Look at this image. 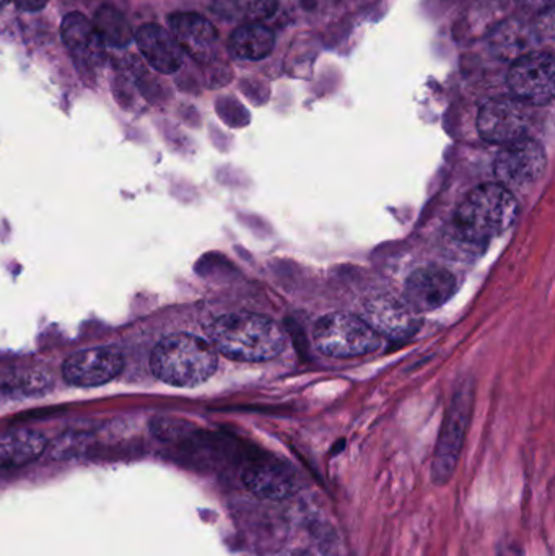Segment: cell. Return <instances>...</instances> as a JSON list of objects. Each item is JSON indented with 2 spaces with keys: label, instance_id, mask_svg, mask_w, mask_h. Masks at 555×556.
I'll list each match as a JSON object with an SVG mask.
<instances>
[{
  "label": "cell",
  "instance_id": "cell-1",
  "mask_svg": "<svg viewBox=\"0 0 555 556\" xmlns=\"http://www.w3.org/2000/svg\"><path fill=\"white\" fill-rule=\"evenodd\" d=\"M212 346L237 362L260 363L282 353L287 336L269 317L253 313H231L217 317L207 327Z\"/></svg>",
  "mask_w": 555,
  "mask_h": 556
},
{
  "label": "cell",
  "instance_id": "cell-2",
  "mask_svg": "<svg viewBox=\"0 0 555 556\" xmlns=\"http://www.w3.org/2000/svg\"><path fill=\"white\" fill-rule=\"evenodd\" d=\"M217 350L192 333H173L156 343L150 368L156 379L175 388H195L217 369Z\"/></svg>",
  "mask_w": 555,
  "mask_h": 556
},
{
  "label": "cell",
  "instance_id": "cell-3",
  "mask_svg": "<svg viewBox=\"0 0 555 556\" xmlns=\"http://www.w3.org/2000/svg\"><path fill=\"white\" fill-rule=\"evenodd\" d=\"M517 214L518 202L510 189L499 185L479 186L459 205L453 227L465 243H488L505 233Z\"/></svg>",
  "mask_w": 555,
  "mask_h": 556
},
{
  "label": "cell",
  "instance_id": "cell-4",
  "mask_svg": "<svg viewBox=\"0 0 555 556\" xmlns=\"http://www.w3.org/2000/svg\"><path fill=\"white\" fill-rule=\"evenodd\" d=\"M316 350L335 358L368 355L380 349V333L361 317L332 313L316 323L313 329Z\"/></svg>",
  "mask_w": 555,
  "mask_h": 556
},
{
  "label": "cell",
  "instance_id": "cell-5",
  "mask_svg": "<svg viewBox=\"0 0 555 556\" xmlns=\"http://www.w3.org/2000/svg\"><path fill=\"white\" fill-rule=\"evenodd\" d=\"M508 87L518 100L531 104H547L555 90L554 58L547 52H528L514 62L508 71Z\"/></svg>",
  "mask_w": 555,
  "mask_h": 556
},
{
  "label": "cell",
  "instance_id": "cell-6",
  "mask_svg": "<svg viewBox=\"0 0 555 556\" xmlns=\"http://www.w3.org/2000/svg\"><path fill=\"white\" fill-rule=\"evenodd\" d=\"M124 355L116 346H98L74 353L62 365V376L77 388H100L119 376Z\"/></svg>",
  "mask_w": 555,
  "mask_h": 556
},
{
  "label": "cell",
  "instance_id": "cell-7",
  "mask_svg": "<svg viewBox=\"0 0 555 556\" xmlns=\"http://www.w3.org/2000/svg\"><path fill=\"white\" fill-rule=\"evenodd\" d=\"M547 159L537 140L524 139L508 143L495 159V175L512 188L533 185L546 172Z\"/></svg>",
  "mask_w": 555,
  "mask_h": 556
},
{
  "label": "cell",
  "instance_id": "cell-8",
  "mask_svg": "<svg viewBox=\"0 0 555 556\" xmlns=\"http://www.w3.org/2000/svg\"><path fill=\"white\" fill-rule=\"evenodd\" d=\"M528 114L520 101L499 98L481 108L478 129L482 139L499 146H508L527 137Z\"/></svg>",
  "mask_w": 555,
  "mask_h": 556
},
{
  "label": "cell",
  "instance_id": "cell-9",
  "mask_svg": "<svg viewBox=\"0 0 555 556\" xmlns=\"http://www.w3.org/2000/svg\"><path fill=\"white\" fill-rule=\"evenodd\" d=\"M468 397H458L446 417L442 434L437 443L436 459H433L432 479L436 485H445L452 479L462 454L466 427L469 420Z\"/></svg>",
  "mask_w": 555,
  "mask_h": 556
},
{
  "label": "cell",
  "instance_id": "cell-10",
  "mask_svg": "<svg viewBox=\"0 0 555 556\" xmlns=\"http://www.w3.org/2000/svg\"><path fill=\"white\" fill-rule=\"evenodd\" d=\"M455 276L450 270L424 267L407 278L404 303L414 313H429L445 304L455 293Z\"/></svg>",
  "mask_w": 555,
  "mask_h": 556
},
{
  "label": "cell",
  "instance_id": "cell-11",
  "mask_svg": "<svg viewBox=\"0 0 555 556\" xmlns=\"http://www.w3.org/2000/svg\"><path fill=\"white\" fill-rule=\"evenodd\" d=\"M62 41L81 68H94L104 61V42L93 22L81 13H68L62 20Z\"/></svg>",
  "mask_w": 555,
  "mask_h": 556
},
{
  "label": "cell",
  "instance_id": "cell-12",
  "mask_svg": "<svg viewBox=\"0 0 555 556\" xmlns=\"http://www.w3.org/2000/svg\"><path fill=\"white\" fill-rule=\"evenodd\" d=\"M134 39L140 54L160 74H175L181 68L185 52L168 29L150 23L139 28Z\"/></svg>",
  "mask_w": 555,
  "mask_h": 556
},
{
  "label": "cell",
  "instance_id": "cell-13",
  "mask_svg": "<svg viewBox=\"0 0 555 556\" xmlns=\"http://www.w3.org/2000/svg\"><path fill=\"white\" fill-rule=\"evenodd\" d=\"M243 483L254 496L270 502L290 498L297 490L295 476L276 460H261L247 467Z\"/></svg>",
  "mask_w": 555,
  "mask_h": 556
},
{
  "label": "cell",
  "instance_id": "cell-14",
  "mask_svg": "<svg viewBox=\"0 0 555 556\" xmlns=\"http://www.w3.org/2000/svg\"><path fill=\"white\" fill-rule=\"evenodd\" d=\"M172 35L182 52H188L195 61H207L217 45V29L209 20L198 13H175L169 16Z\"/></svg>",
  "mask_w": 555,
  "mask_h": 556
},
{
  "label": "cell",
  "instance_id": "cell-15",
  "mask_svg": "<svg viewBox=\"0 0 555 556\" xmlns=\"http://www.w3.org/2000/svg\"><path fill=\"white\" fill-rule=\"evenodd\" d=\"M367 323L378 333L403 339L417 329L416 313L403 301L380 296L367 304Z\"/></svg>",
  "mask_w": 555,
  "mask_h": 556
},
{
  "label": "cell",
  "instance_id": "cell-16",
  "mask_svg": "<svg viewBox=\"0 0 555 556\" xmlns=\"http://www.w3.org/2000/svg\"><path fill=\"white\" fill-rule=\"evenodd\" d=\"M48 450V438L38 430L9 431L0 437V470L20 469L35 463Z\"/></svg>",
  "mask_w": 555,
  "mask_h": 556
},
{
  "label": "cell",
  "instance_id": "cell-17",
  "mask_svg": "<svg viewBox=\"0 0 555 556\" xmlns=\"http://www.w3.org/2000/svg\"><path fill=\"white\" fill-rule=\"evenodd\" d=\"M276 36L266 26L240 25L230 38V49L237 58L244 61H261L273 52Z\"/></svg>",
  "mask_w": 555,
  "mask_h": 556
},
{
  "label": "cell",
  "instance_id": "cell-18",
  "mask_svg": "<svg viewBox=\"0 0 555 556\" xmlns=\"http://www.w3.org/2000/svg\"><path fill=\"white\" fill-rule=\"evenodd\" d=\"M277 0H214L215 15L240 25H254L277 12Z\"/></svg>",
  "mask_w": 555,
  "mask_h": 556
},
{
  "label": "cell",
  "instance_id": "cell-19",
  "mask_svg": "<svg viewBox=\"0 0 555 556\" xmlns=\"http://www.w3.org/2000/svg\"><path fill=\"white\" fill-rule=\"evenodd\" d=\"M94 28L100 33L104 45L127 46L133 41V28L123 13L117 12L113 7H100L93 20Z\"/></svg>",
  "mask_w": 555,
  "mask_h": 556
},
{
  "label": "cell",
  "instance_id": "cell-20",
  "mask_svg": "<svg viewBox=\"0 0 555 556\" xmlns=\"http://www.w3.org/2000/svg\"><path fill=\"white\" fill-rule=\"evenodd\" d=\"M525 9L533 10V12H544V10L553 7L554 0H520Z\"/></svg>",
  "mask_w": 555,
  "mask_h": 556
},
{
  "label": "cell",
  "instance_id": "cell-21",
  "mask_svg": "<svg viewBox=\"0 0 555 556\" xmlns=\"http://www.w3.org/2000/svg\"><path fill=\"white\" fill-rule=\"evenodd\" d=\"M499 556H525L518 544H502L499 548Z\"/></svg>",
  "mask_w": 555,
  "mask_h": 556
},
{
  "label": "cell",
  "instance_id": "cell-22",
  "mask_svg": "<svg viewBox=\"0 0 555 556\" xmlns=\"http://www.w3.org/2000/svg\"><path fill=\"white\" fill-rule=\"evenodd\" d=\"M16 5L20 9L29 10V12H35V10L42 9L45 7L46 0H15Z\"/></svg>",
  "mask_w": 555,
  "mask_h": 556
},
{
  "label": "cell",
  "instance_id": "cell-23",
  "mask_svg": "<svg viewBox=\"0 0 555 556\" xmlns=\"http://www.w3.org/2000/svg\"><path fill=\"white\" fill-rule=\"evenodd\" d=\"M12 2V0H0V9H2V7H5L7 3H10Z\"/></svg>",
  "mask_w": 555,
  "mask_h": 556
}]
</instances>
